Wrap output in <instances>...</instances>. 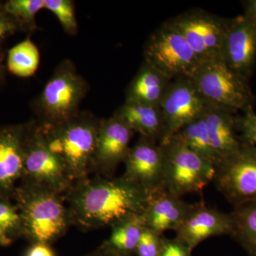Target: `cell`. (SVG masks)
<instances>
[{
	"instance_id": "6da1fadb",
	"label": "cell",
	"mask_w": 256,
	"mask_h": 256,
	"mask_svg": "<svg viewBox=\"0 0 256 256\" xmlns=\"http://www.w3.org/2000/svg\"><path fill=\"white\" fill-rule=\"evenodd\" d=\"M66 194L70 224L82 229L111 228L133 216L143 214L150 195L124 175L84 178Z\"/></svg>"
},
{
	"instance_id": "7a4b0ae2",
	"label": "cell",
	"mask_w": 256,
	"mask_h": 256,
	"mask_svg": "<svg viewBox=\"0 0 256 256\" xmlns=\"http://www.w3.org/2000/svg\"><path fill=\"white\" fill-rule=\"evenodd\" d=\"M100 124L92 114L78 112L62 124H40L48 148L63 161L74 184L87 178L94 169Z\"/></svg>"
},
{
	"instance_id": "3957f363",
	"label": "cell",
	"mask_w": 256,
	"mask_h": 256,
	"mask_svg": "<svg viewBox=\"0 0 256 256\" xmlns=\"http://www.w3.org/2000/svg\"><path fill=\"white\" fill-rule=\"evenodd\" d=\"M190 78L206 106L234 114L254 108L256 99L248 79L222 60L200 64Z\"/></svg>"
},
{
	"instance_id": "277c9868",
	"label": "cell",
	"mask_w": 256,
	"mask_h": 256,
	"mask_svg": "<svg viewBox=\"0 0 256 256\" xmlns=\"http://www.w3.org/2000/svg\"><path fill=\"white\" fill-rule=\"evenodd\" d=\"M163 188L178 197L200 193L213 181L215 166L192 151L178 133L160 143Z\"/></svg>"
},
{
	"instance_id": "5b68a950",
	"label": "cell",
	"mask_w": 256,
	"mask_h": 256,
	"mask_svg": "<svg viewBox=\"0 0 256 256\" xmlns=\"http://www.w3.org/2000/svg\"><path fill=\"white\" fill-rule=\"evenodd\" d=\"M62 197L54 192L32 184L20 194L24 232L34 242L50 244L62 236L72 224Z\"/></svg>"
},
{
	"instance_id": "8992f818",
	"label": "cell",
	"mask_w": 256,
	"mask_h": 256,
	"mask_svg": "<svg viewBox=\"0 0 256 256\" xmlns=\"http://www.w3.org/2000/svg\"><path fill=\"white\" fill-rule=\"evenodd\" d=\"M87 82L70 60H64L46 82L38 98L43 122L55 124L68 120L78 114L87 92Z\"/></svg>"
},
{
	"instance_id": "52a82bcc",
	"label": "cell",
	"mask_w": 256,
	"mask_h": 256,
	"mask_svg": "<svg viewBox=\"0 0 256 256\" xmlns=\"http://www.w3.org/2000/svg\"><path fill=\"white\" fill-rule=\"evenodd\" d=\"M144 62L172 80L191 78L200 65L184 37L169 21L162 24L148 38Z\"/></svg>"
},
{
	"instance_id": "ba28073f",
	"label": "cell",
	"mask_w": 256,
	"mask_h": 256,
	"mask_svg": "<svg viewBox=\"0 0 256 256\" xmlns=\"http://www.w3.org/2000/svg\"><path fill=\"white\" fill-rule=\"evenodd\" d=\"M168 21L184 37L200 64L222 58L230 18L194 10Z\"/></svg>"
},
{
	"instance_id": "9c48e42d",
	"label": "cell",
	"mask_w": 256,
	"mask_h": 256,
	"mask_svg": "<svg viewBox=\"0 0 256 256\" xmlns=\"http://www.w3.org/2000/svg\"><path fill=\"white\" fill-rule=\"evenodd\" d=\"M216 188L233 206L256 200V146L242 144L215 166Z\"/></svg>"
},
{
	"instance_id": "30bf717a",
	"label": "cell",
	"mask_w": 256,
	"mask_h": 256,
	"mask_svg": "<svg viewBox=\"0 0 256 256\" xmlns=\"http://www.w3.org/2000/svg\"><path fill=\"white\" fill-rule=\"evenodd\" d=\"M24 174L35 185L54 192L67 193L74 185L63 161L50 150L40 124L32 130L28 141L24 144Z\"/></svg>"
},
{
	"instance_id": "8fae6325",
	"label": "cell",
	"mask_w": 256,
	"mask_h": 256,
	"mask_svg": "<svg viewBox=\"0 0 256 256\" xmlns=\"http://www.w3.org/2000/svg\"><path fill=\"white\" fill-rule=\"evenodd\" d=\"M206 107L191 78L173 80L160 105L164 124V136L161 142L200 116Z\"/></svg>"
},
{
	"instance_id": "7c38bea8",
	"label": "cell",
	"mask_w": 256,
	"mask_h": 256,
	"mask_svg": "<svg viewBox=\"0 0 256 256\" xmlns=\"http://www.w3.org/2000/svg\"><path fill=\"white\" fill-rule=\"evenodd\" d=\"M228 67L250 79L256 64V22L242 14L230 18L222 58Z\"/></svg>"
},
{
	"instance_id": "4fadbf2b",
	"label": "cell",
	"mask_w": 256,
	"mask_h": 256,
	"mask_svg": "<svg viewBox=\"0 0 256 256\" xmlns=\"http://www.w3.org/2000/svg\"><path fill=\"white\" fill-rule=\"evenodd\" d=\"M134 133L127 124L114 114L109 118L100 120L94 169L106 176H112L111 174L127 156Z\"/></svg>"
},
{
	"instance_id": "5bb4252c",
	"label": "cell",
	"mask_w": 256,
	"mask_h": 256,
	"mask_svg": "<svg viewBox=\"0 0 256 256\" xmlns=\"http://www.w3.org/2000/svg\"><path fill=\"white\" fill-rule=\"evenodd\" d=\"M124 178L140 185L150 194L163 188V158L159 143L141 137L124 159Z\"/></svg>"
},
{
	"instance_id": "9a60e30c",
	"label": "cell",
	"mask_w": 256,
	"mask_h": 256,
	"mask_svg": "<svg viewBox=\"0 0 256 256\" xmlns=\"http://www.w3.org/2000/svg\"><path fill=\"white\" fill-rule=\"evenodd\" d=\"M176 237L192 250L204 240L214 236L232 235L230 214L207 206L204 202L193 204L183 223L176 230Z\"/></svg>"
},
{
	"instance_id": "2e32d148",
	"label": "cell",
	"mask_w": 256,
	"mask_h": 256,
	"mask_svg": "<svg viewBox=\"0 0 256 256\" xmlns=\"http://www.w3.org/2000/svg\"><path fill=\"white\" fill-rule=\"evenodd\" d=\"M193 204L184 201L164 188L150 195L144 213L146 227L163 235L166 230L176 232L183 223Z\"/></svg>"
},
{
	"instance_id": "e0dca14e",
	"label": "cell",
	"mask_w": 256,
	"mask_h": 256,
	"mask_svg": "<svg viewBox=\"0 0 256 256\" xmlns=\"http://www.w3.org/2000/svg\"><path fill=\"white\" fill-rule=\"evenodd\" d=\"M141 137L160 143L164 136V124L160 106L124 101L114 112Z\"/></svg>"
},
{
	"instance_id": "ac0fdd59",
	"label": "cell",
	"mask_w": 256,
	"mask_h": 256,
	"mask_svg": "<svg viewBox=\"0 0 256 256\" xmlns=\"http://www.w3.org/2000/svg\"><path fill=\"white\" fill-rule=\"evenodd\" d=\"M214 150L218 160L232 156L242 143L236 130L235 116L223 109L206 106L203 112Z\"/></svg>"
},
{
	"instance_id": "d6986e66",
	"label": "cell",
	"mask_w": 256,
	"mask_h": 256,
	"mask_svg": "<svg viewBox=\"0 0 256 256\" xmlns=\"http://www.w3.org/2000/svg\"><path fill=\"white\" fill-rule=\"evenodd\" d=\"M172 80L143 62L126 90V101L160 106Z\"/></svg>"
},
{
	"instance_id": "ffe728a7",
	"label": "cell",
	"mask_w": 256,
	"mask_h": 256,
	"mask_svg": "<svg viewBox=\"0 0 256 256\" xmlns=\"http://www.w3.org/2000/svg\"><path fill=\"white\" fill-rule=\"evenodd\" d=\"M24 152L22 132L8 128L0 132V188H11L24 174Z\"/></svg>"
},
{
	"instance_id": "44dd1931",
	"label": "cell",
	"mask_w": 256,
	"mask_h": 256,
	"mask_svg": "<svg viewBox=\"0 0 256 256\" xmlns=\"http://www.w3.org/2000/svg\"><path fill=\"white\" fill-rule=\"evenodd\" d=\"M146 228L143 214L133 216L111 227L110 237L102 248L118 256L136 254L138 242Z\"/></svg>"
},
{
	"instance_id": "7402d4cb",
	"label": "cell",
	"mask_w": 256,
	"mask_h": 256,
	"mask_svg": "<svg viewBox=\"0 0 256 256\" xmlns=\"http://www.w3.org/2000/svg\"><path fill=\"white\" fill-rule=\"evenodd\" d=\"M230 236L250 256H256V200L234 206Z\"/></svg>"
},
{
	"instance_id": "603a6c76",
	"label": "cell",
	"mask_w": 256,
	"mask_h": 256,
	"mask_svg": "<svg viewBox=\"0 0 256 256\" xmlns=\"http://www.w3.org/2000/svg\"><path fill=\"white\" fill-rule=\"evenodd\" d=\"M203 112L185 124L176 133L180 134L184 142L192 151L215 166L220 160L210 142Z\"/></svg>"
},
{
	"instance_id": "cb8c5ba5",
	"label": "cell",
	"mask_w": 256,
	"mask_h": 256,
	"mask_svg": "<svg viewBox=\"0 0 256 256\" xmlns=\"http://www.w3.org/2000/svg\"><path fill=\"white\" fill-rule=\"evenodd\" d=\"M40 64V50L30 38L20 42L8 52V69L18 77L28 78L34 75Z\"/></svg>"
},
{
	"instance_id": "d4e9b609",
	"label": "cell",
	"mask_w": 256,
	"mask_h": 256,
	"mask_svg": "<svg viewBox=\"0 0 256 256\" xmlns=\"http://www.w3.org/2000/svg\"><path fill=\"white\" fill-rule=\"evenodd\" d=\"M44 6L45 0H10L5 3L4 11L24 24L30 30H34L37 13L44 9Z\"/></svg>"
},
{
	"instance_id": "484cf974",
	"label": "cell",
	"mask_w": 256,
	"mask_h": 256,
	"mask_svg": "<svg viewBox=\"0 0 256 256\" xmlns=\"http://www.w3.org/2000/svg\"><path fill=\"white\" fill-rule=\"evenodd\" d=\"M44 9L50 10L58 18L64 31L76 34L78 23L76 18L74 2L70 0H45Z\"/></svg>"
},
{
	"instance_id": "4316f807",
	"label": "cell",
	"mask_w": 256,
	"mask_h": 256,
	"mask_svg": "<svg viewBox=\"0 0 256 256\" xmlns=\"http://www.w3.org/2000/svg\"><path fill=\"white\" fill-rule=\"evenodd\" d=\"M235 126L239 140L242 144L256 146V114L254 108L247 109L235 116Z\"/></svg>"
},
{
	"instance_id": "83f0119b",
	"label": "cell",
	"mask_w": 256,
	"mask_h": 256,
	"mask_svg": "<svg viewBox=\"0 0 256 256\" xmlns=\"http://www.w3.org/2000/svg\"><path fill=\"white\" fill-rule=\"evenodd\" d=\"M20 228H23L20 214L9 203L0 200V236L11 240L10 234L18 232Z\"/></svg>"
},
{
	"instance_id": "f1b7e54d",
	"label": "cell",
	"mask_w": 256,
	"mask_h": 256,
	"mask_svg": "<svg viewBox=\"0 0 256 256\" xmlns=\"http://www.w3.org/2000/svg\"><path fill=\"white\" fill-rule=\"evenodd\" d=\"M162 236L146 227L134 254L137 256H159Z\"/></svg>"
},
{
	"instance_id": "f546056e",
	"label": "cell",
	"mask_w": 256,
	"mask_h": 256,
	"mask_svg": "<svg viewBox=\"0 0 256 256\" xmlns=\"http://www.w3.org/2000/svg\"><path fill=\"white\" fill-rule=\"evenodd\" d=\"M193 250L176 237L169 238L162 236L159 256H192Z\"/></svg>"
},
{
	"instance_id": "4dcf8cb0",
	"label": "cell",
	"mask_w": 256,
	"mask_h": 256,
	"mask_svg": "<svg viewBox=\"0 0 256 256\" xmlns=\"http://www.w3.org/2000/svg\"><path fill=\"white\" fill-rule=\"evenodd\" d=\"M26 256H55V254L48 244L35 242L28 249Z\"/></svg>"
},
{
	"instance_id": "1f68e13d",
	"label": "cell",
	"mask_w": 256,
	"mask_h": 256,
	"mask_svg": "<svg viewBox=\"0 0 256 256\" xmlns=\"http://www.w3.org/2000/svg\"><path fill=\"white\" fill-rule=\"evenodd\" d=\"M16 28V25L14 22L3 15H0V38L12 33Z\"/></svg>"
},
{
	"instance_id": "d6a6232c",
	"label": "cell",
	"mask_w": 256,
	"mask_h": 256,
	"mask_svg": "<svg viewBox=\"0 0 256 256\" xmlns=\"http://www.w3.org/2000/svg\"><path fill=\"white\" fill-rule=\"evenodd\" d=\"M244 14L252 18L256 22V0H248L242 2Z\"/></svg>"
},
{
	"instance_id": "836d02e7",
	"label": "cell",
	"mask_w": 256,
	"mask_h": 256,
	"mask_svg": "<svg viewBox=\"0 0 256 256\" xmlns=\"http://www.w3.org/2000/svg\"><path fill=\"white\" fill-rule=\"evenodd\" d=\"M90 256H118L116 255V254H112L108 250H106V249L102 248H101L100 250H98L96 254H92V255Z\"/></svg>"
},
{
	"instance_id": "e575fe53",
	"label": "cell",
	"mask_w": 256,
	"mask_h": 256,
	"mask_svg": "<svg viewBox=\"0 0 256 256\" xmlns=\"http://www.w3.org/2000/svg\"><path fill=\"white\" fill-rule=\"evenodd\" d=\"M10 242H11V240L5 238L4 237L0 236V245L6 246L8 245V244H10Z\"/></svg>"
},
{
	"instance_id": "d590c367",
	"label": "cell",
	"mask_w": 256,
	"mask_h": 256,
	"mask_svg": "<svg viewBox=\"0 0 256 256\" xmlns=\"http://www.w3.org/2000/svg\"><path fill=\"white\" fill-rule=\"evenodd\" d=\"M1 72H2V66H1V64H0V74H1Z\"/></svg>"
}]
</instances>
